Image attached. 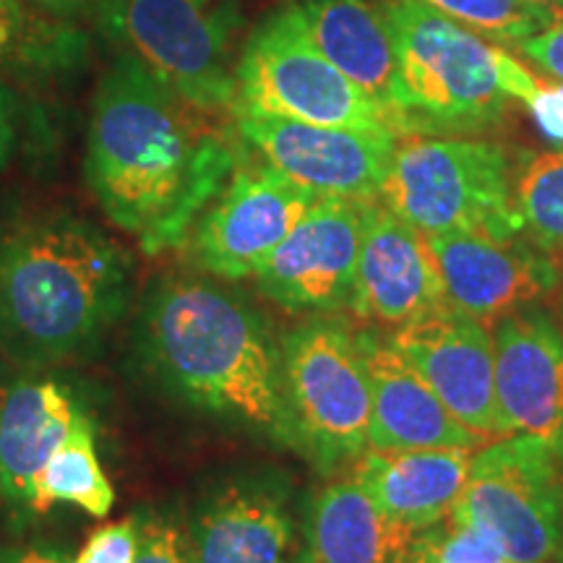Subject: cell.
<instances>
[{
  "label": "cell",
  "instance_id": "obj_11",
  "mask_svg": "<svg viewBox=\"0 0 563 563\" xmlns=\"http://www.w3.org/2000/svg\"><path fill=\"white\" fill-rule=\"evenodd\" d=\"M316 199L269 165L238 167L194 224V262L214 277H253Z\"/></svg>",
  "mask_w": 563,
  "mask_h": 563
},
{
  "label": "cell",
  "instance_id": "obj_34",
  "mask_svg": "<svg viewBox=\"0 0 563 563\" xmlns=\"http://www.w3.org/2000/svg\"><path fill=\"white\" fill-rule=\"evenodd\" d=\"M534 5H545V9H551L553 13H559L563 19V0H530Z\"/></svg>",
  "mask_w": 563,
  "mask_h": 563
},
{
  "label": "cell",
  "instance_id": "obj_9",
  "mask_svg": "<svg viewBox=\"0 0 563 563\" xmlns=\"http://www.w3.org/2000/svg\"><path fill=\"white\" fill-rule=\"evenodd\" d=\"M449 519L485 527L509 563H551L563 543V446L519 433L490 441Z\"/></svg>",
  "mask_w": 563,
  "mask_h": 563
},
{
  "label": "cell",
  "instance_id": "obj_31",
  "mask_svg": "<svg viewBox=\"0 0 563 563\" xmlns=\"http://www.w3.org/2000/svg\"><path fill=\"white\" fill-rule=\"evenodd\" d=\"M0 563H68L60 553L42 545L0 548Z\"/></svg>",
  "mask_w": 563,
  "mask_h": 563
},
{
  "label": "cell",
  "instance_id": "obj_29",
  "mask_svg": "<svg viewBox=\"0 0 563 563\" xmlns=\"http://www.w3.org/2000/svg\"><path fill=\"white\" fill-rule=\"evenodd\" d=\"M517 47L540 70H545L548 76L563 81V19L555 21L553 26H548L540 34H534V37L522 40Z\"/></svg>",
  "mask_w": 563,
  "mask_h": 563
},
{
  "label": "cell",
  "instance_id": "obj_7",
  "mask_svg": "<svg viewBox=\"0 0 563 563\" xmlns=\"http://www.w3.org/2000/svg\"><path fill=\"white\" fill-rule=\"evenodd\" d=\"M235 84L232 110L397 133L389 112L319 53L302 24L300 5L277 11L251 34L235 66Z\"/></svg>",
  "mask_w": 563,
  "mask_h": 563
},
{
  "label": "cell",
  "instance_id": "obj_5",
  "mask_svg": "<svg viewBox=\"0 0 563 563\" xmlns=\"http://www.w3.org/2000/svg\"><path fill=\"white\" fill-rule=\"evenodd\" d=\"M382 201L422 235L525 232L506 152L475 139H410L397 146Z\"/></svg>",
  "mask_w": 563,
  "mask_h": 563
},
{
  "label": "cell",
  "instance_id": "obj_24",
  "mask_svg": "<svg viewBox=\"0 0 563 563\" xmlns=\"http://www.w3.org/2000/svg\"><path fill=\"white\" fill-rule=\"evenodd\" d=\"M418 3L460 21L481 37L511 42V45H519L561 21L559 13L530 0H418Z\"/></svg>",
  "mask_w": 563,
  "mask_h": 563
},
{
  "label": "cell",
  "instance_id": "obj_20",
  "mask_svg": "<svg viewBox=\"0 0 563 563\" xmlns=\"http://www.w3.org/2000/svg\"><path fill=\"white\" fill-rule=\"evenodd\" d=\"M87 418L68 386L51 378L0 389V498L13 511L32 514L40 470Z\"/></svg>",
  "mask_w": 563,
  "mask_h": 563
},
{
  "label": "cell",
  "instance_id": "obj_35",
  "mask_svg": "<svg viewBox=\"0 0 563 563\" xmlns=\"http://www.w3.org/2000/svg\"><path fill=\"white\" fill-rule=\"evenodd\" d=\"M292 563H316V561H313L311 555H308L306 551H300V553H298V559H295Z\"/></svg>",
  "mask_w": 563,
  "mask_h": 563
},
{
  "label": "cell",
  "instance_id": "obj_25",
  "mask_svg": "<svg viewBox=\"0 0 563 563\" xmlns=\"http://www.w3.org/2000/svg\"><path fill=\"white\" fill-rule=\"evenodd\" d=\"M79 53V37L66 26L42 21L19 0H0V58L34 68L63 66Z\"/></svg>",
  "mask_w": 563,
  "mask_h": 563
},
{
  "label": "cell",
  "instance_id": "obj_28",
  "mask_svg": "<svg viewBox=\"0 0 563 563\" xmlns=\"http://www.w3.org/2000/svg\"><path fill=\"white\" fill-rule=\"evenodd\" d=\"M136 563H191L186 534L170 522H146L141 527Z\"/></svg>",
  "mask_w": 563,
  "mask_h": 563
},
{
  "label": "cell",
  "instance_id": "obj_27",
  "mask_svg": "<svg viewBox=\"0 0 563 563\" xmlns=\"http://www.w3.org/2000/svg\"><path fill=\"white\" fill-rule=\"evenodd\" d=\"M141 527L133 517L97 527L70 563H136Z\"/></svg>",
  "mask_w": 563,
  "mask_h": 563
},
{
  "label": "cell",
  "instance_id": "obj_14",
  "mask_svg": "<svg viewBox=\"0 0 563 563\" xmlns=\"http://www.w3.org/2000/svg\"><path fill=\"white\" fill-rule=\"evenodd\" d=\"M443 292L456 311L488 323L527 308L561 285V266L534 245L485 235H426Z\"/></svg>",
  "mask_w": 563,
  "mask_h": 563
},
{
  "label": "cell",
  "instance_id": "obj_33",
  "mask_svg": "<svg viewBox=\"0 0 563 563\" xmlns=\"http://www.w3.org/2000/svg\"><path fill=\"white\" fill-rule=\"evenodd\" d=\"M34 3H40L42 9L53 11V13H63V16H74V13H81L91 9V5H97V0H34Z\"/></svg>",
  "mask_w": 563,
  "mask_h": 563
},
{
  "label": "cell",
  "instance_id": "obj_1",
  "mask_svg": "<svg viewBox=\"0 0 563 563\" xmlns=\"http://www.w3.org/2000/svg\"><path fill=\"white\" fill-rule=\"evenodd\" d=\"M211 115L131 53L97 87L84 173L104 217L146 253L186 241L235 170L230 139Z\"/></svg>",
  "mask_w": 563,
  "mask_h": 563
},
{
  "label": "cell",
  "instance_id": "obj_2",
  "mask_svg": "<svg viewBox=\"0 0 563 563\" xmlns=\"http://www.w3.org/2000/svg\"><path fill=\"white\" fill-rule=\"evenodd\" d=\"M139 340L150 371L183 402L292 449L279 344L243 298L207 279L159 282L141 311Z\"/></svg>",
  "mask_w": 563,
  "mask_h": 563
},
{
  "label": "cell",
  "instance_id": "obj_16",
  "mask_svg": "<svg viewBox=\"0 0 563 563\" xmlns=\"http://www.w3.org/2000/svg\"><path fill=\"white\" fill-rule=\"evenodd\" d=\"M446 302L426 235L384 201H371L365 207L352 311L361 319L399 329Z\"/></svg>",
  "mask_w": 563,
  "mask_h": 563
},
{
  "label": "cell",
  "instance_id": "obj_8",
  "mask_svg": "<svg viewBox=\"0 0 563 563\" xmlns=\"http://www.w3.org/2000/svg\"><path fill=\"white\" fill-rule=\"evenodd\" d=\"M97 9L131 55L183 100L209 112L235 108V0H97Z\"/></svg>",
  "mask_w": 563,
  "mask_h": 563
},
{
  "label": "cell",
  "instance_id": "obj_32",
  "mask_svg": "<svg viewBox=\"0 0 563 563\" xmlns=\"http://www.w3.org/2000/svg\"><path fill=\"white\" fill-rule=\"evenodd\" d=\"M13 150V97L0 81V167L9 165Z\"/></svg>",
  "mask_w": 563,
  "mask_h": 563
},
{
  "label": "cell",
  "instance_id": "obj_17",
  "mask_svg": "<svg viewBox=\"0 0 563 563\" xmlns=\"http://www.w3.org/2000/svg\"><path fill=\"white\" fill-rule=\"evenodd\" d=\"M295 519L272 481L228 483L196 509L186 534L191 563H292Z\"/></svg>",
  "mask_w": 563,
  "mask_h": 563
},
{
  "label": "cell",
  "instance_id": "obj_3",
  "mask_svg": "<svg viewBox=\"0 0 563 563\" xmlns=\"http://www.w3.org/2000/svg\"><path fill=\"white\" fill-rule=\"evenodd\" d=\"M131 258L68 214L21 222L0 238V350L21 363L76 357L121 319Z\"/></svg>",
  "mask_w": 563,
  "mask_h": 563
},
{
  "label": "cell",
  "instance_id": "obj_38",
  "mask_svg": "<svg viewBox=\"0 0 563 563\" xmlns=\"http://www.w3.org/2000/svg\"><path fill=\"white\" fill-rule=\"evenodd\" d=\"M561 87H563V84H561Z\"/></svg>",
  "mask_w": 563,
  "mask_h": 563
},
{
  "label": "cell",
  "instance_id": "obj_15",
  "mask_svg": "<svg viewBox=\"0 0 563 563\" xmlns=\"http://www.w3.org/2000/svg\"><path fill=\"white\" fill-rule=\"evenodd\" d=\"M496 399L509 435L563 446V329L543 308H519L493 329Z\"/></svg>",
  "mask_w": 563,
  "mask_h": 563
},
{
  "label": "cell",
  "instance_id": "obj_6",
  "mask_svg": "<svg viewBox=\"0 0 563 563\" xmlns=\"http://www.w3.org/2000/svg\"><path fill=\"white\" fill-rule=\"evenodd\" d=\"M282 391L292 449L323 475L371 446V386L355 334L308 321L279 342Z\"/></svg>",
  "mask_w": 563,
  "mask_h": 563
},
{
  "label": "cell",
  "instance_id": "obj_26",
  "mask_svg": "<svg viewBox=\"0 0 563 563\" xmlns=\"http://www.w3.org/2000/svg\"><path fill=\"white\" fill-rule=\"evenodd\" d=\"M435 563H509L498 540L481 525L452 522L443 525Z\"/></svg>",
  "mask_w": 563,
  "mask_h": 563
},
{
  "label": "cell",
  "instance_id": "obj_22",
  "mask_svg": "<svg viewBox=\"0 0 563 563\" xmlns=\"http://www.w3.org/2000/svg\"><path fill=\"white\" fill-rule=\"evenodd\" d=\"M55 504H70L97 519L108 517L115 504V490L97 454L91 418L84 420L40 470L32 514L51 511Z\"/></svg>",
  "mask_w": 563,
  "mask_h": 563
},
{
  "label": "cell",
  "instance_id": "obj_21",
  "mask_svg": "<svg viewBox=\"0 0 563 563\" xmlns=\"http://www.w3.org/2000/svg\"><path fill=\"white\" fill-rule=\"evenodd\" d=\"M473 467V449H365L352 477L386 517L407 527L449 519Z\"/></svg>",
  "mask_w": 563,
  "mask_h": 563
},
{
  "label": "cell",
  "instance_id": "obj_36",
  "mask_svg": "<svg viewBox=\"0 0 563 563\" xmlns=\"http://www.w3.org/2000/svg\"><path fill=\"white\" fill-rule=\"evenodd\" d=\"M551 563H563V543H561V548H559V553H555V559H553Z\"/></svg>",
  "mask_w": 563,
  "mask_h": 563
},
{
  "label": "cell",
  "instance_id": "obj_4",
  "mask_svg": "<svg viewBox=\"0 0 563 563\" xmlns=\"http://www.w3.org/2000/svg\"><path fill=\"white\" fill-rule=\"evenodd\" d=\"M382 9L402 70V133L488 129L511 97L530 102L540 89L517 58L460 21L418 0H391Z\"/></svg>",
  "mask_w": 563,
  "mask_h": 563
},
{
  "label": "cell",
  "instance_id": "obj_23",
  "mask_svg": "<svg viewBox=\"0 0 563 563\" xmlns=\"http://www.w3.org/2000/svg\"><path fill=\"white\" fill-rule=\"evenodd\" d=\"M514 191L530 241L548 256L563 258V152L532 157Z\"/></svg>",
  "mask_w": 563,
  "mask_h": 563
},
{
  "label": "cell",
  "instance_id": "obj_30",
  "mask_svg": "<svg viewBox=\"0 0 563 563\" xmlns=\"http://www.w3.org/2000/svg\"><path fill=\"white\" fill-rule=\"evenodd\" d=\"M530 110L538 121L540 131L555 144H563V87H545L540 84V89L534 91L530 102Z\"/></svg>",
  "mask_w": 563,
  "mask_h": 563
},
{
  "label": "cell",
  "instance_id": "obj_13",
  "mask_svg": "<svg viewBox=\"0 0 563 563\" xmlns=\"http://www.w3.org/2000/svg\"><path fill=\"white\" fill-rule=\"evenodd\" d=\"M384 340L426 378L464 428L485 441L509 435L496 399L493 332L483 321L446 302L391 329Z\"/></svg>",
  "mask_w": 563,
  "mask_h": 563
},
{
  "label": "cell",
  "instance_id": "obj_12",
  "mask_svg": "<svg viewBox=\"0 0 563 563\" xmlns=\"http://www.w3.org/2000/svg\"><path fill=\"white\" fill-rule=\"evenodd\" d=\"M368 203L319 196L253 274L258 290L292 313L350 308Z\"/></svg>",
  "mask_w": 563,
  "mask_h": 563
},
{
  "label": "cell",
  "instance_id": "obj_10",
  "mask_svg": "<svg viewBox=\"0 0 563 563\" xmlns=\"http://www.w3.org/2000/svg\"><path fill=\"white\" fill-rule=\"evenodd\" d=\"M235 131L266 165L316 196L382 199L397 133L336 129L256 110H232Z\"/></svg>",
  "mask_w": 563,
  "mask_h": 563
},
{
  "label": "cell",
  "instance_id": "obj_18",
  "mask_svg": "<svg viewBox=\"0 0 563 563\" xmlns=\"http://www.w3.org/2000/svg\"><path fill=\"white\" fill-rule=\"evenodd\" d=\"M371 386V446L477 449L485 443L449 412L426 378L384 336L355 334Z\"/></svg>",
  "mask_w": 563,
  "mask_h": 563
},
{
  "label": "cell",
  "instance_id": "obj_19",
  "mask_svg": "<svg viewBox=\"0 0 563 563\" xmlns=\"http://www.w3.org/2000/svg\"><path fill=\"white\" fill-rule=\"evenodd\" d=\"M302 24L319 53L389 112L397 136L405 121V87L384 9L368 0H306Z\"/></svg>",
  "mask_w": 563,
  "mask_h": 563
},
{
  "label": "cell",
  "instance_id": "obj_37",
  "mask_svg": "<svg viewBox=\"0 0 563 563\" xmlns=\"http://www.w3.org/2000/svg\"><path fill=\"white\" fill-rule=\"evenodd\" d=\"M559 323H561V329H563V302H561V308H559Z\"/></svg>",
  "mask_w": 563,
  "mask_h": 563
}]
</instances>
